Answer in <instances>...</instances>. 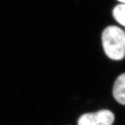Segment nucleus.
I'll use <instances>...</instances> for the list:
<instances>
[{
  "instance_id": "obj_1",
  "label": "nucleus",
  "mask_w": 125,
  "mask_h": 125,
  "mask_svg": "<svg viewBox=\"0 0 125 125\" xmlns=\"http://www.w3.org/2000/svg\"><path fill=\"white\" fill-rule=\"evenodd\" d=\"M101 40L104 52L109 59L121 60L125 57V32L121 29L108 26L103 31Z\"/></svg>"
},
{
  "instance_id": "obj_2",
  "label": "nucleus",
  "mask_w": 125,
  "mask_h": 125,
  "mask_svg": "<svg viewBox=\"0 0 125 125\" xmlns=\"http://www.w3.org/2000/svg\"><path fill=\"white\" fill-rule=\"evenodd\" d=\"M115 116L109 110L103 109L94 113H87L79 118L78 125H112Z\"/></svg>"
},
{
  "instance_id": "obj_3",
  "label": "nucleus",
  "mask_w": 125,
  "mask_h": 125,
  "mask_svg": "<svg viewBox=\"0 0 125 125\" xmlns=\"http://www.w3.org/2000/svg\"><path fill=\"white\" fill-rule=\"evenodd\" d=\"M114 97L119 103L125 105V73L116 78L113 87Z\"/></svg>"
},
{
  "instance_id": "obj_4",
  "label": "nucleus",
  "mask_w": 125,
  "mask_h": 125,
  "mask_svg": "<svg viewBox=\"0 0 125 125\" xmlns=\"http://www.w3.org/2000/svg\"><path fill=\"white\" fill-rule=\"evenodd\" d=\"M112 14L117 22L125 26V4L116 5L113 9Z\"/></svg>"
},
{
  "instance_id": "obj_5",
  "label": "nucleus",
  "mask_w": 125,
  "mask_h": 125,
  "mask_svg": "<svg viewBox=\"0 0 125 125\" xmlns=\"http://www.w3.org/2000/svg\"><path fill=\"white\" fill-rule=\"evenodd\" d=\"M118 1H120V2H121L125 3V0H118Z\"/></svg>"
}]
</instances>
